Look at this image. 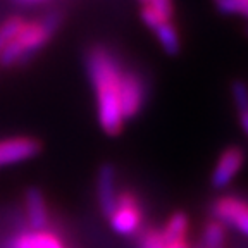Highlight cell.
<instances>
[{"instance_id": "cell-12", "label": "cell", "mask_w": 248, "mask_h": 248, "mask_svg": "<svg viewBox=\"0 0 248 248\" xmlns=\"http://www.w3.org/2000/svg\"><path fill=\"white\" fill-rule=\"evenodd\" d=\"M154 33L157 36V40H159L162 50L167 55L179 54V50H181V38H179V33L174 24H172V21L162 23L157 30H154Z\"/></svg>"}, {"instance_id": "cell-6", "label": "cell", "mask_w": 248, "mask_h": 248, "mask_svg": "<svg viewBox=\"0 0 248 248\" xmlns=\"http://www.w3.org/2000/svg\"><path fill=\"white\" fill-rule=\"evenodd\" d=\"M245 164V150L241 147H228L222 150L219 159L216 162V167L210 176V185L214 190H222L232 183L236 174L241 170Z\"/></svg>"}, {"instance_id": "cell-21", "label": "cell", "mask_w": 248, "mask_h": 248, "mask_svg": "<svg viewBox=\"0 0 248 248\" xmlns=\"http://www.w3.org/2000/svg\"><path fill=\"white\" fill-rule=\"evenodd\" d=\"M167 248H190V243H188V240H181V241H176V243L167 245Z\"/></svg>"}, {"instance_id": "cell-3", "label": "cell", "mask_w": 248, "mask_h": 248, "mask_svg": "<svg viewBox=\"0 0 248 248\" xmlns=\"http://www.w3.org/2000/svg\"><path fill=\"white\" fill-rule=\"evenodd\" d=\"M141 221H143V214H141L138 198L131 191L117 193L116 207L108 216V222L114 232L123 236H133L141 228Z\"/></svg>"}, {"instance_id": "cell-14", "label": "cell", "mask_w": 248, "mask_h": 248, "mask_svg": "<svg viewBox=\"0 0 248 248\" xmlns=\"http://www.w3.org/2000/svg\"><path fill=\"white\" fill-rule=\"evenodd\" d=\"M23 24H24V19L21 16H11V17H7L4 23L0 24V54H2V50L12 42V38L19 33Z\"/></svg>"}, {"instance_id": "cell-2", "label": "cell", "mask_w": 248, "mask_h": 248, "mask_svg": "<svg viewBox=\"0 0 248 248\" xmlns=\"http://www.w3.org/2000/svg\"><path fill=\"white\" fill-rule=\"evenodd\" d=\"M62 23L61 12H48L43 17L33 21H24L19 33L12 38L0 54V66L11 67L14 64L24 62L28 57L40 52L55 35L57 28Z\"/></svg>"}, {"instance_id": "cell-22", "label": "cell", "mask_w": 248, "mask_h": 248, "mask_svg": "<svg viewBox=\"0 0 248 248\" xmlns=\"http://www.w3.org/2000/svg\"><path fill=\"white\" fill-rule=\"evenodd\" d=\"M17 4H24V5H31V4H40L43 0H16Z\"/></svg>"}, {"instance_id": "cell-11", "label": "cell", "mask_w": 248, "mask_h": 248, "mask_svg": "<svg viewBox=\"0 0 248 248\" xmlns=\"http://www.w3.org/2000/svg\"><path fill=\"white\" fill-rule=\"evenodd\" d=\"M160 231H162V236L167 241V245L186 240L188 231H190V219L185 212H174Z\"/></svg>"}, {"instance_id": "cell-10", "label": "cell", "mask_w": 248, "mask_h": 248, "mask_svg": "<svg viewBox=\"0 0 248 248\" xmlns=\"http://www.w3.org/2000/svg\"><path fill=\"white\" fill-rule=\"evenodd\" d=\"M7 248H66V245L50 231H30L12 238Z\"/></svg>"}, {"instance_id": "cell-13", "label": "cell", "mask_w": 248, "mask_h": 248, "mask_svg": "<svg viewBox=\"0 0 248 248\" xmlns=\"http://www.w3.org/2000/svg\"><path fill=\"white\" fill-rule=\"evenodd\" d=\"M226 241V228L219 221L212 219L203 228L202 236V247L203 248H224Z\"/></svg>"}, {"instance_id": "cell-8", "label": "cell", "mask_w": 248, "mask_h": 248, "mask_svg": "<svg viewBox=\"0 0 248 248\" xmlns=\"http://www.w3.org/2000/svg\"><path fill=\"white\" fill-rule=\"evenodd\" d=\"M97 200L100 212L108 219L117 200V170L112 164H104L97 172Z\"/></svg>"}, {"instance_id": "cell-18", "label": "cell", "mask_w": 248, "mask_h": 248, "mask_svg": "<svg viewBox=\"0 0 248 248\" xmlns=\"http://www.w3.org/2000/svg\"><path fill=\"white\" fill-rule=\"evenodd\" d=\"M141 21H143L150 30H157L160 24L166 23V19H164L162 16L157 11H154L148 4H145L143 7H141Z\"/></svg>"}, {"instance_id": "cell-4", "label": "cell", "mask_w": 248, "mask_h": 248, "mask_svg": "<svg viewBox=\"0 0 248 248\" xmlns=\"http://www.w3.org/2000/svg\"><path fill=\"white\" fill-rule=\"evenodd\" d=\"M214 219L222 226L236 229L248 238V202L234 195H224L214 200L210 207Z\"/></svg>"}, {"instance_id": "cell-1", "label": "cell", "mask_w": 248, "mask_h": 248, "mask_svg": "<svg viewBox=\"0 0 248 248\" xmlns=\"http://www.w3.org/2000/svg\"><path fill=\"white\" fill-rule=\"evenodd\" d=\"M86 71L95 90L97 98L98 124L105 135L117 136L124 128V117L121 112V78L123 67L112 52L102 45H93L85 57Z\"/></svg>"}, {"instance_id": "cell-7", "label": "cell", "mask_w": 248, "mask_h": 248, "mask_svg": "<svg viewBox=\"0 0 248 248\" xmlns=\"http://www.w3.org/2000/svg\"><path fill=\"white\" fill-rule=\"evenodd\" d=\"M40 150H42V143L31 136L0 140V167L33 159L40 154Z\"/></svg>"}, {"instance_id": "cell-9", "label": "cell", "mask_w": 248, "mask_h": 248, "mask_svg": "<svg viewBox=\"0 0 248 248\" xmlns=\"http://www.w3.org/2000/svg\"><path fill=\"white\" fill-rule=\"evenodd\" d=\"M24 210H26V221L31 231H45L50 214L48 205L43 197V191L31 186L24 193Z\"/></svg>"}, {"instance_id": "cell-19", "label": "cell", "mask_w": 248, "mask_h": 248, "mask_svg": "<svg viewBox=\"0 0 248 248\" xmlns=\"http://www.w3.org/2000/svg\"><path fill=\"white\" fill-rule=\"evenodd\" d=\"M148 5L154 11L159 12L166 21H172V16H174V0H148Z\"/></svg>"}, {"instance_id": "cell-5", "label": "cell", "mask_w": 248, "mask_h": 248, "mask_svg": "<svg viewBox=\"0 0 248 248\" xmlns=\"http://www.w3.org/2000/svg\"><path fill=\"white\" fill-rule=\"evenodd\" d=\"M145 97H147V90H145V83L140 78V74L129 69L123 71L119 98H121V112H123L124 121L133 119V117L138 116L145 104Z\"/></svg>"}, {"instance_id": "cell-17", "label": "cell", "mask_w": 248, "mask_h": 248, "mask_svg": "<svg viewBox=\"0 0 248 248\" xmlns=\"http://www.w3.org/2000/svg\"><path fill=\"white\" fill-rule=\"evenodd\" d=\"M231 93H232V102L236 105L238 110L248 107V86L243 81H234L231 85Z\"/></svg>"}, {"instance_id": "cell-23", "label": "cell", "mask_w": 248, "mask_h": 248, "mask_svg": "<svg viewBox=\"0 0 248 248\" xmlns=\"http://www.w3.org/2000/svg\"><path fill=\"white\" fill-rule=\"evenodd\" d=\"M140 2H141L143 5H145V4H148V0H140Z\"/></svg>"}, {"instance_id": "cell-20", "label": "cell", "mask_w": 248, "mask_h": 248, "mask_svg": "<svg viewBox=\"0 0 248 248\" xmlns=\"http://www.w3.org/2000/svg\"><path fill=\"white\" fill-rule=\"evenodd\" d=\"M238 117H240V126L245 131V135H248V107L238 110Z\"/></svg>"}, {"instance_id": "cell-16", "label": "cell", "mask_w": 248, "mask_h": 248, "mask_svg": "<svg viewBox=\"0 0 248 248\" xmlns=\"http://www.w3.org/2000/svg\"><path fill=\"white\" fill-rule=\"evenodd\" d=\"M140 248H167V241L160 229H148L140 240Z\"/></svg>"}, {"instance_id": "cell-15", "label": "cell", "mask_w": 248, "mask_h": 248, "mask_svg": "<svg viewBox=\"0 0 248 248\" xmlns=\"http://www.w3.org/2000/svg\"><path fill=\"white\" fill-rule=\"evenodd\" d=\"M216 9L226 16H241L248 19V0H212Z\"/></svg>"}]
</instances>
